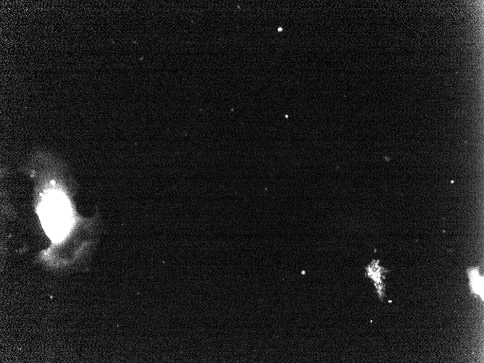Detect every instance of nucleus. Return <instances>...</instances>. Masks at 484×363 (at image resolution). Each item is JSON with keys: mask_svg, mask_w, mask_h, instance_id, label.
Segmentation results:
<instances>
[{"mask_svg": "<svg viewBox=\"0 0 484 363\" xmlns=\"http://www.w3.org/2000/svg\"><path fill=\"white\" fill-rule=\"evenodd\" d=\"M44 227L53 238H60L70 222V209L63 196L53 194L44 200L42 208Z\"/></svg>", "mask_w": 484, "mask_h": 363, "instance_id": "nucleus-1", "label": "nucleus"}, {"mask_svg": "<svg viewBox=\"0 0 484 363\" xmlns=\"http://www.w3.org/2000/svg\"><path fill=\"white\" fill-rule=\"evenodd\" d=\"M472 291L475 295L480 296L481 299L483 298V279L480 276L479 269L470 268L468 270Z\"/></svg>", "mask_w": 484, "mask_h": 363, "instance_id": "nucleus-2", "label": "nucleus"}, {"mask_svg": "<svg viewBox=\"0 0 484 363\" xmlns=\"http://www.w3.org/2000/svg\"><path fill=\"white\" fill-rule=\"evenodd\" d=\"M367 276L370 278V279L373 280L374 283H375V286L379 290V294L382 297V287L381 284H382V281H381V276H382V270L383 268H381L379 265L378 262L373 261V263L370 264L368 265V267H367Z\"/></svg>", "mask_w": 484, "mask_h": 363, "instance_id": "nucleus-3", "label": "nucleus"}]
</instances>
